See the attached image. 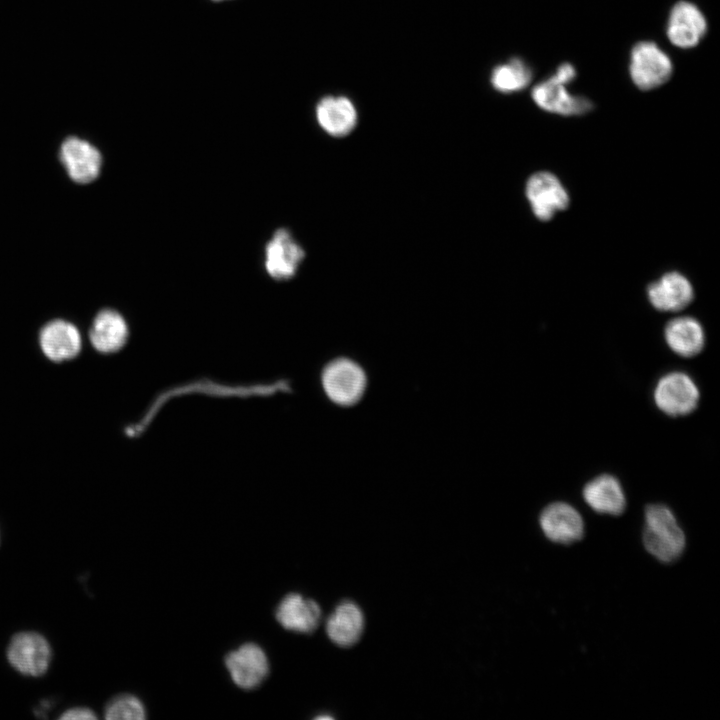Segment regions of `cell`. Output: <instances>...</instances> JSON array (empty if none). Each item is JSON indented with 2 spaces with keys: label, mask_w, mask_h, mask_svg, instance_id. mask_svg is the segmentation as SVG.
Returning <instances> with one entry per match:
<instances>
[{
  "label": "cell",
  "mask_w": 720,
  "mask_h": 720,
  "mask_svg": "<svg viewBox=\"0 0 720 720\" xmlns=\"http://www.w3.org/2000/svg\"><path fill=\"white\" fill-rule=\"evenodd\" d=\"M357 111L354 104L344 96H328L316 107V119L320 127L329 135L342 137L356 126Z\"/></svg>",
  "instance_id": "cell-19"
},
{
  "label": "cell",
  "mask_w": 720,
  "mask_h": 720,
  "mask_svg": "<svg viewBox=\"0 0 720 720\" xmlns=\"http://www.w3.org/2000/svg\"><path fill=\"white\" fill-rule=\"evenodd\" d=\"M225 665L233 682L243 689L256 688L269 671L267 656L255 643H245L231 651Z\"/></svg>",
  "instance_id": "cell-9"
},
{
  "label": "cell",
  "mask_w": 720,
  "mask_h": 720,
  "mask_svg": "<svg viewBox=\"0 0 720 720\" xmlns=\"http://www.w3.org/2000/svg\"><path fill=\"white\" fill-rule=\"evenodd\" d=\"M576 74L571 63L559 65L552 76L533 88L531 96L535 104L544 111L563 116H578L591 111L593 103L589 99L574 95L566 88Z\"/></svg>",
  "instance_id": "cell-2"
},
{
  "label": "cell",
  "mask_w": 720,
  "mask_h": 720,
  "mask_svg": "<svg viewBox=\"0 0 720 720\" xmlns=\"http://www.w3.org/2000/svg\"><path fill=\"white\" fill-rule=\"evenodd\" d=\"M650 304L661 312H678L694 298L691 282L680 272L671 271L652 282L647 289Z\"/></svg>",
  "instance_id": "cell-14"
},
{
  "label": "cell",
  "mask_w": 720,
  "mask_h": 720,
  "mask_svg": "<svg viewBox=\"0 0 720 720\" xmlns=\"http://www.w3.org/2000/svg\"><path fill=\"white\" fill-rule=\"evenodd\" d=\"M43 354L53 362L75 358L81 351L82 340L78 328L71 322L55 319L47 322L39 332Z\"/></svg>",
  "instance_id": "cell-13"
},
{
  "label": "cell",
  "mask_w": 720,
  "mask_h": 720,
  "mask_svg": "<svg viewBox=\"0 0 720 720\" xmlns=\"http://www.w3.org/2000/svg\"><path fill=\"white\" fill-rule=\"evenodd\" d=\"M644 518L642 540L645 549L661 562L677 560L684 551L686 539L673 512L664 504H649Z\"/></svg>",
  "instance_id": "cell-1"
},
{
  "label": "cell",
  "mask_w": 720,
  "mask_h": 720,
  "mask_svg": "<svg viewBox=\"0 0 720 720\" xmlns=\"http://www.w3.org/2000/svg\"><path fill=\"white\" fill-rule=\"evenodd\" d=\"M60 160L69 177L80 184L95 180L102 167L99 150L88 141L71 136L60 147Z\"/></svg>",
  "instance_id": "cell-10"
},
{
  "label": "cell",
  "mask_w": 720,
  "mask_h": 720,
  "mask_svg": "<svg viewBox=\"0 0 720 720\" xmlns=\"http://www.w3.org/2000/svg\"><path fill=\"white\" fill-rule=\"evenodd\" d=\"M304 250L286 229L277 230L265 247L266 272L276 280L292 278L304 258Z\"/></svg>",
  "instance_id": "cell-12"
},
{
  "label": "cell",
  "mask_w": 720,
  "mask_h": 720,
  "mask_svg": "<svg viewBox=\"0 0 720 720\" xmlns=\"http://www.w3.org/2000/svg\"><path fill=\"white\" fill-rule=\"evenodd\" d=\"M673 73L670 57L654 42L641 41L630 54L629 74L640 90L649 91L665 84Z\"/></svg>",
  "instance_id": "cell-4"
},
{
  "label": "cell",
  "mask_w": 720,
  "mask_h": 720,
  "mask_svg": "<svg viewBox=\"0 0 720 720\" xmlns=\"http://www.w3.org/2000/svg\"><path fill=\"white\" fill-rule=\"evenodd\" d=\"M320 618L319 605L297 593L286 595L276 609V619L280 625L294 632H313L317 628Z\"/></svg>",
  "instance_id": "cell-16"
},
{
  "label": "cell",
  "mask_w": 720,
  "mask_h": 720,
  "mask_svg": "<svg viewBox=\"0 0 720 720\" xmlns=\"http://www.w3.org/2000/svg\"><path fill=\"white\" fill-rule=\"evenodd\" d=\"M363 625L361 610L354 603L347 601L341 603L329 616L326 632L335 644L348 647L359 640Z\"/></svg>",
  "instance_id": "cell-20"
},
{
  "label": "cell",
  "mask_w": 720,
  "mask_h": 720,
  "mask_svg": "<svg viewBox=\"0 0 720 720\" xmlns=\"http://www.w3.org/2000/svg\"><path fill=\"white\" fill-rule=\"evenodd\" d=\"M585 502L597 513L618 516L626 507V498L619 480L610 474H601L583 488Z\"/></svg>",
  "instance_id": "cell-17"
},
{
  "label": "cell",
  "mask_w": 720,
  "mask_h": 720,
  "mask_svg": "<svg viewBox=\"0 0 720 720\" xmlns=\"http://www.w3.org/2000/svg\"><path fill=\"white\" fill-rule=\"evenodd\" d=\"M706 32V18L695 4L679 1L672 7L666 34L674 46L682 49L693 48L699 44Z\"/></svg>",
  "instance_id": "cell-8"
},
{
  "label": "cell",
  "mask_w": 720,
  "mask_h": 720,
  "mask_svg": "<svg viewBox=\"0 0 720 720\" xmlns=\"http://www.w3.org/2000/svg\"><path fill=\"white\" fill-rule=\"evenodd\" d=\"M105 717L108 720H141L146 717V711L136 696L122 694L108 702L105 707Z\"/></svg>",
  "instance_id": "cell-22"
},
{
  "label": "cell",
  "mask_w": 720,
  "mask_h": 720,
  "mask_svg": "<svg viewBox=\"0 0 720 720\" xmlns=\"http://www.w3.org/2000/svg\"><path fill=\"white\" fill-rule=\"evenodd\" d=\"M525 193L536 218L548 221L569 205V195L560 179L551 172L532 174L526 183Z\"/></svg>",
  "instance_id": "cell-6"
},
{
  "label": "cell",
  "mask_w": 720,
  "mask_h": 720,
  "mask_svg": "<svg viewBox=\"0 0 720 720\" xmlns=\"http://www.w3.org/2000/svg\"><path fill=\"white\" fill-rule=\"evenodd\" d=\"M539 524L544 535L552 542L571 544L582 539L584 521L570 504L554 502L541 512Z\"/></svg>",
  "instance_id": "cell-11"
},
{
  "label": "cell",
  "mask_w": 720,
  "mask_h": 720,
  "mask_svg": "<svg viewBox=\"0 0 720 720\" xmlns=\"http://www.w3.org/2000/svg\"><path fill=\"white\" fill-rule=\"evenodd\" d=\"M60 719L73 720V719H96L94 712L85 707L71 708L60 716Z\"/></svg>",
  "instance_id": "cell-23"
},
{
  "label": "cell",
  "mask_w": 720,
  "mask_h": 720,
  "mask_svg": "<svg viewBox=\"0 0 720 720\" xmlns=\"http://www.w3.org/2000/svg\"><path fill=\"white\" fill-rule=\"evenodd\" d=\"M9 663L21 674L38 677L50 663L51 648L47 640L36 632H21L10 641L7 649Z\"/></svg>",
  "instance_id": "cell-7"
},
{
  "label": "cell",
  "mask_w": 720,
  "mask_h": 720,
  "mask_svg": "<svg viewBox=\"0 0 720 720\" xmlns=\"http://www.w3.org/2000/svg\"><path fill=\"white\" fill-rule=\"evenodd\" d=\"M664 338L668 347L685 358L699 354L705 346V333L701 323L693 317L671 319L665 326Z\"/></svg>",
  "instance_id": "cell-18"
},
{
  "label": "cell",
  "mask_w": 720,
  "mask_h": 720,
  "mask_svg": "<svg viewBox=\"0 0 720 720\" xmlns=\"http://www.w3.org/2000/svg\"><path fill=\"white\" fill-rule=\"evenodd\" d=\"M532 70L519 58L496 66L491 74L492 86L502 93H512L526 88L532 80Z\"/></svg>",
  "instance_id": "cell-21"
},
{
  "label": "cell",
  "mask_w": 720,
  "mask_h": 720,
  "mask_svg": "<svg viewBox=\"0 0 720 720\" xmlns=\"http://www.w3.org/2000/svg\"><path fill=\"white\" fill-rule=\"evenodd\" d=\"M128 335L126 320L113 309H103L98 312L89 330L92 346L103 354L119 351L126 344Z\"/></svg>",
  "instance_id": "cell-15"
},
{
  "label": "cell",
  "mask_w": 720,
  "mask_h": 720,
  "mask_svg": "<svg viewBox=\"0 0 720 720\" xmlns=\"http://www.w3.org/2000/svg\"><path fill=\"white\" fill-rule=\"evenodd\" d=\"M321 383L327 397L339 406H352L363 396L367 378L355 361L338 358L329 362L322 371Z\"/></svg>",
  "instance_id": "cell-3"
},
{
  "label": "cell",
  "mask_w": 720,
  "mask_h": 720,
  "mask_svg": "<svg viewBox=\"0 0 720 720\" xmlns=\"http://www.w3.org/2000/svg\"><path fill=\"white\" fill-rule=\"evenodd\" d=\"M653 398L657 408L664 414L679 417L686 416L697 408L700 392L688 374L673 371L658 380Z\"/></svg>",
  "instance_id": "cell-5"
}]
</instances>
